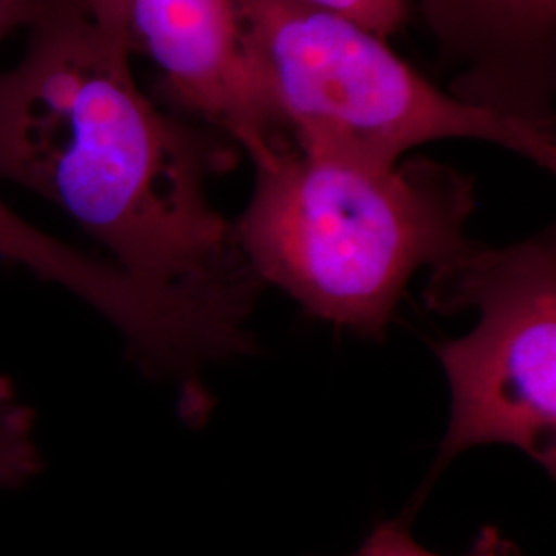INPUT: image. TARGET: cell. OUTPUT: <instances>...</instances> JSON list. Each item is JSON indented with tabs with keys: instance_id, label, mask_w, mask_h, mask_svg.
Listing matches in <instances>:
<instances>
[{
	"instance_id": "1",
	"label": "cell",
	"mask_w": 556,
	"mask_h": 556,
	"mask_svg": "<svg viewBox=\"0 0 556 556\" xmlns=\"http://www.w3.org/2000/svg\"><path fill=\"white\" fill-rule=\"evenodd\" d=\"M27 31L0 73V179L59 206L142 282L262 285L208 194L238 147L149 100L130 46L83 0H50Z\"/></svg>"
},
{
	"instance_id": "2",
	"label": "cell",
	"mask_w": 556,
	"mask_h": 556,
	"mask_svg": "<svg viewBox=\"0 0 556 556\" xmlns=\"http://www.w3.org/2000/svg\"><path fill=\"white\" fill-rule=\"evenodd\" d=\"M252 163V197L233 220L241 258L260 282L361 337H383L418 270L475 245L477 184L450 163L417 155L379 169L291 142Z\"/></svg>"
},
{
	"instance_id": "3",
	"label": "cell",
	"mask_w": 556,
	"mask_h": 556,
	"mask_svg": "<svg viewBox=\"0 0 556 556\" xmlns=\"http://www.w3.org/2000/svg\"><path fill=\"white\" fill-rule=\"evenodd\" d=\"M238 2L262 87L299 151L386 169L427 142L480 140L555 172V128L457 101L355 21L293 0Z\"/></svg>"
},
{
	"instance_id": "4",
	"label": "cell",
	"mask_w": 556,
	"mask_h": 556,
	"mask_svg": "<svg viewBox=\"0 0 556 556\" xmlns=\"http://www.w3.org/2000/svg\"><path fill=\"white\" fill-rule=\"evenodd\" d=\"M431 309H477L466 337L439 342L450 420L427 486L459 454L509 445L556 472V241L546 229L507 248L472 245L435 268Z\"/></svg>"
},
{
	"instance_id": "5",
	"label": "cell",
	"mask_w": 556,
	"mask_h": 556,
	"mask_svg": "<svg viewBox=\"0 0 556 556\" xmlns=\"http://www.w3.org/2000/svg\"><path fill=\"white\" fill-rule=\"evenodd\" d=\"M128 43L160 71L176 116L256 160L289 142L268 100L238 0H128Z\"/></svg>"
},
{
	"instance_id": "6",
	"label": "cell",
	"mask_w": 556,
	"mask_h": 556,
	"mask_svg": "<svg viewBox=\"0 0 556 556\" xmlns=\"http://www.w3.org/2000/svg\"><path fill=\"white\" fill-rule=\"evenodd\" d=\"M0 260L83 299L126 340L140 367L174 376L206 351L215 309L197 289L157 287L93 258L20 217L0 200Z\"/></svg>"
},
{
	"instance_id": "7",
	"label": "cell",
	"mask_w": 556,
	"mask_h": 556,
	"mask_svg": "<svg viewBox=\"0 0 556 556\" xmlns=\"http://www.w3.org/2000/svg\"><path fill=\"white\" fill-rule=\"evenodd\" d=\"M418 7L457 66L452 98L555 128L556 0H418Z\"/></svg>"
},
{
	"instance_id": "8",
	"label": "cell",
	"mask_w": 556,
	"mask_h": 556,
	"mask_svg": "<svg viewBox=\"0 0 556 556\" xmlns=\"http://www.w3.org/2000/svg\"><path fill=\"white\" fill-rule=\"evenodd\" d=\"M41 470L38 415L11 379L0 378V491L20 489Z\"/></svg>"
},
{
	"instance_id": "9",
	"label": "cell",
	"mask_w": 556,
	"mask_h": 556,
	"mask_svg": "<svg viewBox=\"0 0 556 556\" xmlns=\"http://www.w3.org/2000/svg\"><path fill=\"white\" fill-rule=\"evenodd\" d=\"M415 514L417 509L410 507L404 516L379 521L353 556H439L413 536L410 523ZM462 556H519V548L514 540L503 536L501 530L486 526L478 532L470 551Z\"/></svg>"
},
{
	"instance_id": "10",
	"label": "cell",
	"mask_w": 556,
	"mask_h": 556,
	"mask_svg": "<svg viewBox=\"0 0 556 556\" xmlns=\"http://www.w3.org/2000/svg\"><path fill=\"white\" fill-rule=\"evenodd\" d=\"M299 4L337 13L388 40L400 31L408 17V0H293Z\"/></svg>"
},
{
	"instance_id": "11",
	"label": "cell",
	"mask_w": 556,
	"mask_h": 556,
	"mask_svg": "<svg viewBox=\"0 0 556 556\" xmlns=\"http://www.w3.org/2000/svg\"><path fill=\"white\" fill-rule=\"evenodd\" d=\"M83 2L105 34L128 43V29H126L128 0H83Z\"/></svg>"
},
{
	"instance_id": "12",
	"label": "cell",
	"mask_w": 556,
	"mask_h": 556,
	"mask_svg": "<svg viewBox=\"0 0 556 556\" xmlns=\"http://www.w3.org/2000/svg\"><path fill=\"white\" fill-rule=\"evenodd\" d=\"M50 0H0V43L21 27H29Z\"/></svg>"
}]
</instances>
